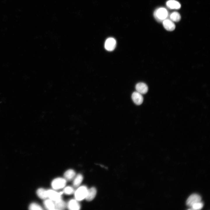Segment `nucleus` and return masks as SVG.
<instances>
[{
  "instance_id": "a211bd4d",
  "label": "nucleus",
  "mask_w": 210,
  "mask_h": 210,
  "mask_svg": "<svg viewBox=\"0 0 210 210\" xmlns=\"http://www.w3.org/2000/svg\"><path fill=\"white\" fill-rule=\"evenodd\" d=\"M170 18L173 21L175 22L179 21L181 19V16L180 14L177 12H172L170 15Z\"/></svg>"
},
{
  "instance_id": "dca6fc26",
  "label": "nucleus",
  "mask_w": 210,
  "mask_h": 210,
  "mask_svg": "<svg viewBox=\"0 0 210 210\" xmlns=\"http://www.w3.org/2000/svg\"><path fill=\"white\" fill-rule=\"evenodd\" d=\"M83 179L82 175L80 174H78L74 178L73 185L75 187H78L81 183Z\"/></svg>"
},
{
  "instance_id": "aec40b11",
  "label": "nucleus",
  "mask_w": 210,
  "mask_h": 210,
  "mask_svg": "<svg viewBox=\"0 0 210 210\" xmlns=\"http://www.w3.org/2000/svg\"><path fill=\"white\" fill-rule=\"evenodd\" d=\"M29 209L30 210H42V207L38 204L33 203L29 205Z\"/></svg>"
},
{
  "instance_id": "7ed1b4c3",
  "label": "nucleus",
  "mask_w": 210,
  "mask_h": 210,
  "mask_svg": "<svg viewBox=\"0 0 210 210\" xmlns=\"http://www.w3.org/2000/svg\"><path fill=\"white\" fill-rule=\"evenodd\" d=\"M66 184V180L64 178H57L52 181L51 185L55 190H59L64 188Z\"/></svg>"
},
{
  "instance_id": "20e7f679",
  "label": "nucleus",
  "mask_w": 210,
  "mask_h": 210,
  "mask_svg": "<svg viewBox=\"0 0 210 210\" xmlns=\"http://www.w3.org/2000/svg\"><path fill=\"white\" fill-rule=\"evenodd\" d=\"M63 192H58L52 190H47L48 198L55 202L62 199Z\"/></svg>"
},
{
  "instance_id": "1a4fd4ad",
  "label": "nucleus",
  "mask_w": 210,
  "mask_h": 210,
  "mask_svg": "<svg viewBox=\"0 0 210 210\" xmlns=\"http://www.w3.org/2000/svg\"><path fill=\"white\" fill-rule=\"evenodd\" d=\"M135 89L136 91L141 94H146L148 90L147 85L144 83H137L135 86Z\"/></svg>"
},
{
  "instance_id": "4468645a",
  "label": "nucleus",
  "mask_w": 210,
  "mask_h": 210,
  "mask_svg": "<svg viewBox=\"0 0 210 210\" xmlns=\"http://www.w3.org/2000/svg\"><path fill=\"white\" fill-rule=\"evenodd\" d=\"M45 207L48 210L55 209V203L54 201L50 199H46L43 202Z\"/></svg>"
},
{
  "instance_id": "423d86ee",
  "label": "nucleus",
  "mask_w": 210,
  "mask_h": 210,
  "mask_svg": "<svg viewBox=\"0 0 210 210\" xmlns=\"http://www.w3.org/2000/svg\"><path fill=\"white\" fill-rule=\"evenodd\" d=\"M201 197L199 195L193 194L190 195L187 200L186 204L188 206L190 207L193 204L201 201Z\"/></svg>"
},
{
  "instance_id": "412c9836",
  "label": "nucleus",
  "mask_w": 210,
  "mask_h": 210,
  "mask_svg": "<svg viewBox=\"0 0 210 210\" xmlns=\"http://www.w3.org/2000/svg\"><path fill=\"white\" fill-rule=\"evenodd\" d=\"M74 192V188L70 186H68L64 188L63 192L67 195L72 194Z\"/></svg>"
},
{
  "instance_id": "0eeeda50",
  "label": "nucleus",
  "mask_w": 210,
  "mask_h": 210,
  "mask_svg": "<svg viewBox=\"0 0 210 210\" xmlns=\"http://www.w3.org/2000/svg\"><path fill=\"white\" fill-rule=\"evenodd\" d=\"M132 98L134 102L137 105H141L143 101V97L142 94L137 91L132 93Z\"/></svg>"
},
{
  "instance_id": "f03ea898",
  "label": "nucleus",
  "mask_w": 210,
  "mask_h": 210,
  "mask_svg": "<svg viewBox=\"0 0 210 210\" xmlns=\"http://www.w3.org/2000/svg\"><path fill=\"white\" fill-rule=\"evenodd\" d=\"M168 13L167 9L164 8H160L156 9L154 13L155 19L159 22L163 21L168 16Z\"/></svg>"
},
{
  "instance_id": "9d476101",
  "label": "nucleus",
  "mask_w": 210,
  "mask_h": 210,
  "mask_svg": "<svg viewBox=\"0 0 210 210\" xmlns=\"http://www.w3.org/2000/svg\"><path fill=\"white\" fill-rule=\"evenodd\" d=\"M163 25L164 28L168 31L174 30L175 28L174 23L169 19H165L163 22Z\"/></svg>"
},
{
  "instance_id": "6ab92c4d",
  "label": "nucleus",
  "mask_w": 210,
  "mask_h": 210,
  "mask_svg": "<svg viewBox=\"0 0 210 210\" xmlns=\"http://www.w3.org/2000/svg\"><path fill=\"white\" fill-rule=\"evenodd\" d=\"M203 206V203L201 201L197 202L193 204L189 209L192 210H200L201 209Z\"/></svg>"
},
{
  "instance_id": "2eb2a0df",
  "label": "nucleus",
  "mask_w": 210,
  "mask_h": 210,
  "mask_svg": "<svg viewBox=\"0 0 210 210\" xmlns=\"http://www.w3.org/2000/svg\"><path fill=\"white\" fill-rule=\"evenodd\" d=\"M55 209H64L66 206L65 202L62 199L55 202Z\"/></svg>"
},
{
  "instance_id": "39448f33",
  "label": "nucleus",
  "mask_w": 210,
  "mask_h": 210,
  "mask_svg": "<svg viewBox=\"0 0 210 210\" xmlns=\"http://www.w3.org/2000/svg\"><path fill=\"white\" fill-rule=\"evenodd\" d=\"M116 44V40L113 38L109 37L106 40L104 44L105 49L108 51H112L115 48Z\"/></svg>"
},
{
  "instance_id": "9b49d317",
  "label": "nucleus",
  "mask_w": 210,
  "mask_h": 210,
  "mask_svg": "<svg viewBox=\"0 0 210 210\" xmlns=\"http://www.w3.org/2000/svg\"><path fill=\"white\" fill-rule=\"evenodd\" d=\"M97 193L96 188L92 187L88 189L85 199L88 201H91L95 197Z\"/></svg>"
},
{
  "instance_id": "f257e3e1",
  "label": "nucleus",
  "mask_w": 210,
  "mask_h": 210,
  "mask_svg": "<svg viewBox=\"0 0 210 210\" xmlns=\"http://www.w3.org/2000/svg\"><path fill=\"white\" fill-rule=\"evenodd\" d=\"M88 189L87 187L83 186L79 187L74 192L75 199L78 201L82 200L85 199L88 193Z\"/></svg>"
},
{
  "instance_id": "f8f14e48",
  "label": "nucleus",
  "mask_w": 210,
  "mask_h": 210,
  "mask_svg": "<svg viewBox=\"0 0 210 210\" xmlns=\"http://www.w3.org/2000/svg\"><path fill=\"white\" fill-rule=\"evenodd\" d=\"M167 6L171 9H179L181 7L180 3L176 0H169L166 2Z\"/></svg>"
},
{
  "instance_id": "6e6552de",
  "label": "nucleus",
  "mask_w": 210,
  "mask_h": 210,
  "mask_svg": "<svg viewBox=\"0 0 210 210\" xmlns=\"http://www.w3.org/2000/svg\"><path fill=\"white\" fill-rule=\"evenodd\" d=\"M66 206L68 209L70 210H78L80 208V204L76 199L70 200Z\"/></svg>"
},
{
  "instance_id": "ddd939ff",
  "label": "nucleus",
  "mask_w": 210,
  "mask_h": 210,
  "mask_svg": "<svg viewBox=\"0 0 210 210\" xmlns=\"http://www.w3.org/2000/svg\"><path fill=\"white\" fill-rule=\"evenodd\" d=\"M76 173L74 170L72 169H69L65 172L64 176L66 181H70L73 179Z\"/></svg>"
},
{
  "instance_id": "f3484780",
  "label": "nucleus",
  "mask_w": 210,
  "mask_h": 210,
  "mask_svg": "<svg viewBox=\"0 0 210 210\" xmlns=\"http://www.w3.org/2000/svg\"><path fill=\"white\" fill-rule=\"evenodd\" d=\"M36 194L40 198L45 200L48 198L47 190L43 188H39L36 191Z\"/></svg>"
}]
</instances>
